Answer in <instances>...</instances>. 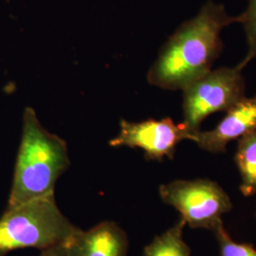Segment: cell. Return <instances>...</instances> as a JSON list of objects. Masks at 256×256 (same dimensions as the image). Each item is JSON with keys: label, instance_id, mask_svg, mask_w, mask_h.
<instances>
[{"label": "cell", "instance_id": "52a82bcc", "mask_svg": "<svg viewBox=\"0 0 256 256\" xmlns=\"http://www.w3.org/2000/svg\"><path fill=\"white\" fill-rule=\"evenodd\" d=\"M256 129V95L245 97L227 111L225 118L210 131H198L191 140L210 153L225 152L227 144Z\"/></svg>", "mask_w": 256, "mask_h": 256}, {"label": "cell", "instance_id": "7c38bea8", "mask_svg": "<svg viewBox=\"0 0 256 256\" xmlns=\"http://www.w3.org/2000/svg\"><path fill=\"white\" fill-rule=\"evenodd\" d=\"M220 244V256H256V250L248 244H239L232 240L224 228L223 222L214 230Z\"/></svg>", "mask_w": 256, "mask_h": 256}, {"label": "cell", "instance_id": "277c9868", "mask_svg": "<svg viewBox=\"0 0 256 256\" xmlns=\"http://www.w3.org/2000/svg\"><path fill=\"white\" fill-rule=\"evenodd\" d=\"M183 92V124L196 133L210 114L228 111L245 98L242 68H220L190 84Z\"/></svg>", "mask_w": 256, "mask_h": 256}, {"label": "cell", "instance_id": "8fae6325", "mask_svg": "<svg viewBox=\"0 0 256 256\" xmlns=\"http://www.w3.org/2000/svg\"><path fill=\"white\" fill-rule=\"evenodd\" d=\"M240 23L244 26L248 42V54L238 64L243 70L252 59L256 58V0H248V8L240 14Z\"/></svg>", "mask_w": 256, "mask_h": 256}, {"label": "cell", "instance_id": "8992f818", "mask_svg": "<svg viewBox=\"0 0 256 256\" xmlns=\"http://www.w3.org/2000/svg\"><path fill=\"white\" fill-rule=\"evenodd\" d=\"M192 134L184 124H174L171 118L147 120L140 122L120 120L119 135L110 140L112 147L140 148L148 160L173 158L176 146L185 140H191Z\"/></svg>", "mask_w": 256, "mask_h": 256}, {"label": "cell", "instance_id": "7a4b0ae2", "mask_svg": "<svg viewBox=\"0 0 256 256\" xmlns=\"http://www.w3.org/2000/svg\"><path fill=\"white\" fill-rule=\"evenodd\" d=\"M68 165L66 142L43 128L36 110L27 108L6 209L54 194Z\"/></svg>", "mask_w": 256, "mask_h": 256}, {"label": "cell", "instance_id": "5bb4252c", "mask_svg": "<svg viewBox=\"0 0 256 256\" xmlns=\"http://www.w3.org/2000/svg\"></svg>", "mask_w": 256, "mask_h": 256}, {"label": "cell", "instance_id": "30bf717a", "mask_svg": "<svg viewBox=\"0 0 256 256\" xmlns=\"http://www.w3.org/2000/svg\"><path fill=\"white\" fill-rule=\"evenodd\" d=\"M185 222L180 220L144 248V256H191L189 246L183 239Z\"/></svg>", "mask_w": 256, "mask_h": 256}, {"label": "cell", "instance_id": "ba28073f", "mask_svg": "<svg viewBox=\"0 0 256 256\" xmlns=\"http://www.w3.org/2000/svg\"><path fill=\"white\" fill-rule=\"evenodd\" d=\"M128 250L126 232L112 221L79 230L61 247L62 256H126Z\"/></svg>", "mask_w": 256, "mask_h": 256}, {"label": "cell", "instance_id": "4fadbf2b", "mask_svg": "<svg viewBox=\"0 0 256 256\" xmlns=\"http://www.w3.org/2000/svg\"><path fill=\"white\" fill-rule=\"evenodd\" d=\"M40 256H62L61 254V247L54 248H48L42 250Z\"/></svg>", "mask_w": 256, "mask_h": 256}, {"label": "cell", "instance_id": "3957f363", "mask_svg": "<svg viewBox=\"0 0 256 256\" xmlns=\"http://www.w3.org/2000/svg\"><path fill=\"white\" fill-rule=\"evenodd\" d=\"M79 230L60 210L54 194L25 202L0 218V256L28 248L62 247Z\"/></svg>", "mask_w": 256, "mask_h": 256}, {"label": "cell", "instance_id": "5b68a950", "mask_svg": "<svg viewBox=\"0 0 256 256\" xmlns=\"http://www.w3.org/2000/svg\"><path fill=\"white\" fill-rule=\"evenodd\" d=\"M160 196L164 203L180 214L182 220L192 229L214 230L223 214L232 209L228 194L210 180H178L162 184Z\"/></svg>", "mask_w": 256, "mask_h": 256}, {"label": "cell", "instance_id": "6da1fadb", "mask_svg": "<svg viewBox=\"0 0 256 256\" xmlns=\"http://www.w3.org/2000/svg\"><path fill=\"white\" fill-rule=\"evenodd\" d=\"M234 23H240V16H230L224 5L212 0L205 3L160 48L148 82L164 90H183L212 70L222 48L220 34Z\"/></svg>", "mask_w": 256, "mask_h": 256}, {"label": "cell", "instance_id": "9c48e42d", "mask_svg": "<svg viewBox=\"0 0 256 256\" xmlns=\"http://www.w3.org/2000/svg\"><path fill=\"white\" fill-rule=\"evenodd\" d=\"M236 162L241 176L240 191L245 196L256 194V129L238 140Z\"/></svg>", "mask_w": 256, "mask_h": 256}]
</instances>
